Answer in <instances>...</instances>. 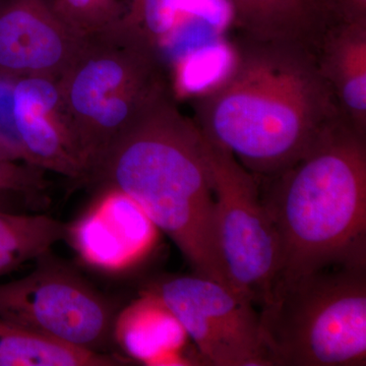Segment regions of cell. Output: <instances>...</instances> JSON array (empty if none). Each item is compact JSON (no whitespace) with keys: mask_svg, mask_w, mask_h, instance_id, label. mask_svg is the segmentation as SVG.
<instances>
[{"mask_svg":"<svg viewBox=\"0 0 366 366\" xmlns=\"http://www.w3.org/2000/svg\"><path fill=\"white\" fill-rule=\"evenodd\" d=\"M112 338L132 360L149 366L204 365L189 338L162 300L143 290L114 317Z\"/></svg>","mask_w":366,"mask_h":366,"instance_id":"cell-12","label":"cell"},{"mask_svg":"<svg viewBox=\"0 0 366 366\" xmlns=\"http://www.w3.org/2000/svg\"><path fill=\"white\" fill-rule=\"evenodd\" d=\"M317 59L342 117L366 134V25L335 23Z\"/></svg>","mask_w":366,"mask_h":366,"instance_id":"cell-14","label":"cell"},{"mask_svg":"<svg viewBox=\"0 0 366 366\" xmlns=\"http://www.w3.org/2000/svg\"><path fill=\"white\" fill-rule=\"evenodd\" d=\"M0 160L18 161L11 149L0 139Z\"/></svg>","mask_w":366,"mask_h":366,"instance_id":"cell-22","label":"cell"},{"mask_svg":"<svg viewBox=\"0 0 366 366\" xmlns=\"http://www.w3.org/2000/svg\"><path fill=\"white\" fill-rule=\"evenodd\" d=\"M115 315L104 298L66 269L41 264L0 284V319L69 345L100 352Z\"/></svg>","mask_w":366,"mask_h":366,"instance_id":"cell-8","label":"cell"},{"mask_svg":"<svg viewBox=\"0 0 366 366\" xmlns=\"http://www.w3.org/2000/svg\"><path fill=\"white\" fill-rule=\"evenodd\" d=\"M225 74L194 99V122L212 144L259 179L305 156L342 117L317 53L238 34Z\"/></svg>","mask_w":366,"mask_h":366,"instance_id":"cell-1","label":"cell"},{"mask_svg":"<svg viewBox=\"0 0 366 366\" xmlns=\"http://www.w3.org/2000/svg\"><path fill=\"white\" fill-rule=\"evenodd\" d=\"M16 79L0 76V139L21 162H25L23 148L16 132L14 114V88Z\"/></svg>","mask_w":366,"mask_h":366,"instance_id":"cell-20","label":"cell"},{"mask_svg":"<svg viewBox=\"0 0 366 366\" xmlns=\"http://www.w3.org/2000/svg\"><path fill=\"white\" fill-rule=\"evenodd\" d=\"M204 139L223 269L233 291L259 308L280 274L278 233L262 201L257 178L228 152Z\"/></svg>","mask_w":366,"mask_h":366,"instance_id":"cell-6","label":"cell"},{"mask_svg":"<svg viewBox=\"0 0 366 366\" xmlns=\"http://www.w3.org/2000/svg\"><path fill=\"white\" fill-rule=\"evenodd\" d=\"M59 79H16L14 114L25 163L71 179H86V171Z\"/></svg>","mask_w":366,"mask_h":366,"instance_id":"cell-11","label":"cell"},{"mask_svg":"<svg viewBox=\"0 0 366 366\" xmlns=\"http://www.w3.org/2000/svg\"><path fill=\"white\" fill-rule=\"evenodd\" d=\"M86 39L54 0H0V76L59 79Z\"/></svg>","mask_w":366,"mask_h":366,"instance_id":"cell-9","label":"cell"},{"mask_svg":"<svg viewBox=\"0 0 366 366\" xmlns=\"http://www.w3.org/2000/svg\"><path fill=\"white\" fill-rule=\"evenodd\" d=\"M336 21L366 25V0H331Z\"/></svg>","mask_w":366,"mask_h":366,"instance_id":"cell-21","label":"cell"},{"mask_svg":"<svg viewBox=\"0 0 366 366\" xmlns=\"http://www.w3.org/2000/svg\"><path fill=\"white\" fill-rule=\"evenodd\" d=\"M45 173L21 161L0 160V197L11 194L37 201L48 187Z\"/></svg>","mask_w":366,"mask_h":366,"instance_id":"cell-19","label":"cell"},{"mask_svg":"<svg viewBox=\"0 0 366 366\" xmlns=\"http://www.w3.org/2000/svg\"><path fill=\"white\" fill-rule=\"evenodd\" d=\"M66 235V225L51 217L0 209V277L44 257Z\"/></svg>","mask_w":366,"mask_h":366,"instance_id":"cell-16","label":"cell"},{"mask_svg":"<svg viewBox=\"0 0 366 366\" xmlns=\"http://www.w3.org/2000/svg\"><path fill=\"white\" fill-rule=\"evenodd\" d=\"M144 290L163 301L204 365L269 366L254 303L197 274L167 276Z\"/></svg>","mask_w":366,"mask_h":366,"instance_id":"cell-7","label":"cell"},{"mask_svg":"<svg viewBox=\"0 0 366 366\" xmlns=\"http://www.w3.org/2000/svg\"><path fill=\"white\" fill-rule=\"evenodd\" d=\"M259 315L269 366L366 365V267L280 279Z\"/></svg>","mask_w":366,"mask_h":366,"instance_id":"cell-5","label":"cell"},{"mask_svg":"<svg viewBox=\"0 0 366 366\" xmlns=\"http://www.w3.org/2000/svg\"><path fill=\"white\" fill-rule=\"evenodd\" d=\"M238 34L254 39L295 43L317 53L337 23L331 0H226Z\"/></svg>","mask_w":366,"mask_h":366,"instance_id":"cell-13","label":"cell"},{"mask_svg":"<svg viewBox=\"0 0 366 366\" xmlns=\"http://www.w3.org/2000/svg\"><path fill=\"white\" fill-rule=\"evenodd\" d=\"M182 2V0H129L119 21L125 26L141 28L162 47L163 41L177 28Z\"/></svg>","mask_w":366,"mask_h":366,"instance_id":"cell-17","label":"cell"},{"mask_svg":"<svg viewBox=\"0 0 366 366\" xmlns=\"http://www.w3.org/2000/svg\"><path fill=\"white\" fill-rule=\"evenodd\" d=\"M122 361L0 319V366H110Z\"/></svg>","mask_w":366,"mask_h":366,"instance_id":"cell-15","label":"cell"},{"mask_svg":"<svg viewBox=\"0 0 366 366\" xmlns=\"http://www.w3.org/2000/svg\"><path fill=\"white\" fill-rule=\"evenodd\" d=\"M175 100L171 86L152 99L113 139L88 179L129 194L194 274L233 291L219 254L204 136Z\"/></svg>","mask_w":366,"mask_h":366,"instance_id":"cell-2","label":"cell"},{"mask_svg":"<svg viewBox=\"0 0 366 366\" xmlns=\"http://www.w3.org/2000/svg\"><path fill=\"white\" fill-rule=\"evenodd\" d=\"M54 4L64 19L85 36L114 26L125 9L120 0H54Z\"/></svg>","mask_w":366,"mask_h":366,"instance_id":"cell-18","label":"cell"},{"mask_svg":"<svg viewBox=\"0 0 366 366\" xmlns=\"http://www.w3.org/2000/svg\"><path fill=\"white\" fill-rule=\"evenodd\" d=\"M160 230L129 194L105 187L74 223L66 239L79 259L105 273H124L143 264L157 247Z\"/></svg>","mask_w":366,"mask_h":366,"instance_id":"cell-10","label":"cell"},{"mask_svg":"<svg viewBox=\"0 0 366 366\" xmlns=\"http://www.w3.org/2000/svg\"><path fill=\"white\" fill-rule=\"evenodd\" d=\"M262 180L280 240L278 280L366 267V134L341 117L300 160Z\"/></svg>","mask_w":366,"mask_h":366,"instance_id":"cell-3","label":"cell"},{"mask_svg":"<svg viewBox=\"0 0 366 366\" xmlns=\"http://www.w3.org/2000/svg\"><path fill=\"white\" fill-rule=\"evenodd\" d=\"M57 83L86 178L132 118L171 86L162 47L119 21L88 36Z\"/></svg>","mask_w":366,"mask_h":366,"instance_id":"cell-4","label":"cell"}]
</instances>
